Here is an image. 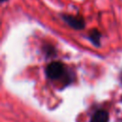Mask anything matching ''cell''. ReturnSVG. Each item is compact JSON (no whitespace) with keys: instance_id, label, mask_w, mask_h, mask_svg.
Listing matches in <instances>:
<instances>
[{"instance_id":"6da1fadb","label":"cell","mask_w":122,"mask_h":122,"mask_svg":"<svg viewBox=\"0 0 122 122\" xmlns=\"http://www.w3.org/2000/svg\"><path fill=\"white\" fill-rule=\"evenodd\" d=\"M65 73V69L60 62H51L46 68V74L51 79H58Z\"/></svg>"},{"instance_id":"7a4b0ae2","label":"cell","mask_w":122,"mask_h":122,"mask_svg":"<svg viewBox=\"0 0 122 122\" xmlns=\"http://www.w3.org/2000/svg\"><path fill=\"white\" fill-rule=\"evenodd\" d=\"M62 18L70 27H71L74 30H82L85 27V21L82 17L71 14H63Z\"/></svg>"},{"instance_id":"3957f363","label":"cell","mask_w":122,"mask_h":122,"mask_svg":"<svg viewBox=\"0 0 122 122\" xmlns=\"http://www.w3.org/2000/svg\"><path fill=\"white\" fill-rule=\"evenodd\" d=\"M108 121H109V113L104 110L97 111L91 119V122H108Z\"/></svg>"},{"instance_id":"277c9868","label":"cell","mask_w":122,"mask_h":122,"mask_svg":"<svg viewBox=\"0 0 122 122\" xmlns=\"http://www.w3.org/2000/svg\"><path fill=\"white\" fill-rule=\"evenodd\" d=\"M89 38L91 40V42L96 46V47H99L100 46V40H101V33L99 32V30H97L96 29L92 30L90 34H89Z\"/></svg>"},{"instance_id":"5b68a950","label":"cell","mask_w":122,"mask_h":122,"mask_svg":"<svg viewBox=\"0 0 122 122\" xmlns=\"http://www.w3.org/2000/svg\"><path fill=\"white\" fill-rule=\"evenodd\" d=\"M5 1H7V0H1V3H4Z\"/></svg>"},{"instance_id":"8992f818","label":"cell","mask_w":122,"mask_h":122,"mask_svg":"<svg viewBox=\"0 0 122 122\" xmlns=\"http://www.w3.org/2000/svg\"><path fill=\"white\" fill-rule=\"evenodd\" d=\"M121 81H122V74H121Z\"/></svg>"}]
</instances>
